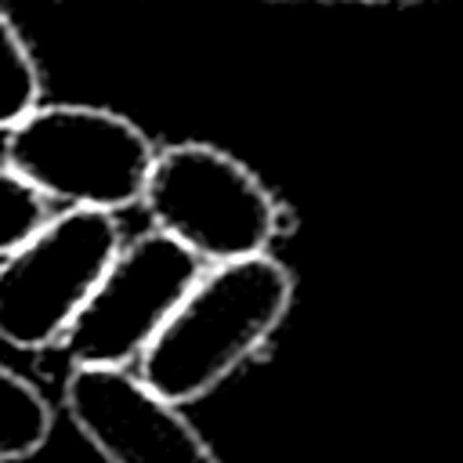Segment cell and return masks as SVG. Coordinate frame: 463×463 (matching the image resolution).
I'll list each match as a JSON object with an SVG mask.
<instances>
[{
	"instance_id": "obj_1",
	"label": "cell",
	"mask_w": 463,
	"mask_h": 463,
	"mask_svg": "<svg viewBox=\"0 0 463 463\" xmlns=\"http://www.w3.org/2000/svg\"><path fill=\"white\" fill-rule=\"evenodd\" d=\"M289 304L293 275L271 253L203 268L134 376L174 409L199 402L271 340Z\"/></svg>"
},
{
	"instance_id": "obj_2",
	"label": "cell",
	"mask_w": 463,
	"mask_h": 463,
	"mask_svg": "<svg viewBox=\"0 0 463 463\" xmlns=\"http://www.w3.org/2000/svg\"><path fill=\"white\" fill-rule=\"evenodd\" d=\"M152 159V137L98 105H40L4 145V166L43 203L109 217L141 203Z\"/></svg>"
},
{
	"instance_id": "obj_3",
	"label": "cell",
	"mask_w": 463,
	"mask_h": 463,
	"mask_svg": "<svg viewBox=\"0 0 463 463\" xmlns=\"http://www.w3.org/2000/svg\"><path fill=\"white\" fill-rule=\"evenodd\" d=\"M141 206L152 232L188 250L203 268L264 257L282 228L279 199L235 156L181 141L156 152Z\"/></svg>"
},
{
	"instance_id": "obj_4",
	"label": "cell",
	"mask_w": 463,
	"mask_h": 463,
	"mask_svg": "<svg viewBox=\"0 0 463 463\" xmlns=\"http://www.w3.org/2000/svg\"><path fill=\"white\" fill-rule=\"evenodd\" d=\"M123 246L119 221L90 210L47 217L0 260V340L18 351H47L83 311Z\"/></svg>"
},
{
	"instance_id": "obj_5",
	"label": "cell",
	"mask_w": 463,
	"mask_h": 463,
	"mask_svg": "<svg viewBox=\"0 0 463 463\" xmlns=\"http://www.w3.org/2000/svg\"><path fill=\"white\" fill-rule=\"evenodd\" d=\"M203 264L159 232H145L119 246L98 289L61 333L54 351L65 369H127L141 362L163 333Z\"/></svg>"
},
{
	"instance_id": "obj_6",
	"label": "cell",
	"mask_w": 463,
	"mask_h": 463,
	"mask_svg": "<svg viewBox=\"0 0 463 463\" xmlns=\"http://www.w3.org/2000/svg\"><path fill=\"white\" fill-rule=\"evenodd\" d=\"M61 402L105 463H221L184 412L127 369H72Z\"/></svg>"
},
{
	"instance_id": "obj_7",
	"label": "cell",
	"mask_w": 463,
	"mask_h": 463,
	"mask_svg": "<svg viewBox=\"0 0 463 463\" xmlns=\"http://www.w3.org/2000/svg\"><path fill=\"white\" fill-rule=\"evenodd\" d=\"M54 430V409L43 391L0 365V463L36 456Z\"/></svg>"
},
{
	"instance_id": "obj_8",
	"label": "cell",
	"mask_w": 463,
	"mask_h": 463,
	"mask_svg": "<svg viewBox=\"0 0 463 463\" xmlns=\"http://www.w3.org/2000/svg\"><path fill=\"white\" fill-rule=\"evenodd\" d=\"M40 69L36 58L11 22V14L0 7V130L11 134L25 116L40 109Z\"/></svg>"
},
{
	"instance_id": "obj_9",
	"label": "cell",
	"mask_w": 463,
	"mask_h": 463,
	"mask_svg": "<svg viewBox=\"0 0 463 463\" xmlns=\"http://www.w3.org/2000/svg\"><path fill=\"white\" fill-rule=\"evenodd\" d=\"M47 221V203L7 166H0V260Z\"/></svg>"
}]
</instances>
